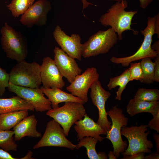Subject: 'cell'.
<instances>
[{
	"instance_id": "1",
	"label": "cell",
	"mask_w": 159,
	"mask_h": 159,
	"mask_svg": "<svg viewBox=\"0 0 159 159\" xmlns=\"http://www.w3.org/2000/svg\"><path fill=\"white\" fill-rule=\"evenodd\" d=\"M128 5L126 0L117 1L101 16L98 21L105 26H110L116 33L119 40L123 39L122 34L127 30L133 31L135 35L138 34V32L131 26L132 18L137 11H126Z\"/></svg>"
},
{
	"instance_id": "2",
	"label": "cell",
	"mask_w": 159,
	"mask_h": 159,
	"mask_svg": "<svg viewBox=\"0 0 159 159\" xmlns=\"http://www.w3.org/2000/svg\"><path fill=\"white\" fill-rule=\"evenodd\" d=\"M140 32L144 37L142 44L138 50L132 55L125 57H112L110 61L115 64H120L123 67L128 66L133 62L149 57L154 59L158 54L151 47L152 37L154 34L159 38V14L154 17L148 18L147 26Z\"/></svg>"
},
{
	"instance_id": "3",
	"label": "cell",
	"mask_w": 159,
	"mask_h": 159,
	"mask_svg": "<svg viewBox=\"0 0 159 159\" xmlns=\"http://www.w3.org/2000/svg\"><path fill=\"white\" fill-rule=\"evenodd\" d=\"M2 48L6 56L19 62L24 60L28 53L25 37L5 22L0 30Z\"/></svg>"
},
{
	"instance_id": "4",
	"label": "cell",
	"mask_w": 159,
	"mask_h": 159,
	"mask_svg": "<svg viewBox=\"0 0 159 159\" xmlns=\"http://www.w3.org/2000/svg\"><path fill=\"white\" fill-rule=\"evenodd\" d=\"M41 65L36 62L29 63L24 60L17 63L9 73V83L30 88H39L42 83Z\"/></svg>"
},
{
	"instance_id": "5",
	"label": "cell",
	"mask_w": 159,
	"mask_h": 159,
	"mask_svg": "<svg viewBox=\"0 0 159 159\" xmlns=\"http://www.w3.org/2000/svg\"><path fill=\"white\" fill-rule=\"evenodd\" d=\"M148 127L147 125L141 124L139 126H123L122 127L121 135L125 137L128 142L126 149L122 153L123 156L142 152L151 153L150 149L153 148L154 145L147 138L150 134L149 131L145 132Z\"/></svg>"
},
{
	"instance_id": "6",
	"label": "cell",
	"mask_w": 159,
	"mask_h": 159,
	"mask_svg": "<svg viewBox=\"0 0 159 159\" xmlns=\"http://www.w3.org/2000/svg\"><path fill=\"white\" fill-rule=\"evenodd\" d=\"M118 40L117 34L111 28L105 31L99 30L82 44V56L86 58L106 54Z\"/></svg>"
},
{
	"instance_id": "7",
	"label": "cell",
	"mask_w": 159,
	"mask_h": 159,
	"mask_svg": "<svg viewBox=\"0 0 159 159\" xmlns=\"http://www.w3.org/2000/svg\"><path fill=\"white\" fill-rule=\"evenodd\" d=\"M86 113L83 104L69 102H65L61 107L52 108L47 111L46 115L60 125L67 136L72 126L82 119Z\"/></svg>"
},
{
	"instance_id": "8",
	"label": "cell",
	"mask_w": 159,
	"mask_h": 159,
	"mask_svg": "<svg viewBox=\"0 0 159 159\" xmlns=\"http://www.w3.org/2000/svg\"><path fill=\"white\" fill-rule=\"evenodd\" d=\"M107 114L112 122L111 128L107 131L106 136L104 138L109 139L111 142L113 148L112 151L117 158L120 154L125 151L128 146L127 141L122 140L121 129L123 126L127 125L128 118L123 114V110L116 105L108 111Z\"/></svg>"
},
{
	"instance_id": "9",
	"label": "cell",
	"mask_w": 159,
	"mask_h": 159,
	"mask_svg": "<svg viewBox=\"0 0 159 159\" xmlns=\"http://www.w3.org/2000/svg\"><path fill=\"white\" fill-rule=\"evenodd\" d=\"M66 137L60 125L54 120H52L47 122L43 135L34 145L33 149L53 146L64 147L73 150L76 148V145L72 143Z\"/></svg>"
},
{
	"instance_id": "10",
	"label": "cell",
	"mask_w": 159,
	"mask_h": 159,
	"mask_svg": "<svg viewBox=\"0 0 159 159\" xmlns=\"http://www.w3.org/2000/svg\"><path fill=\"white\" fill-rule=\"evenodd\" d=\"M9 90L32 105L37 112H42L52 108L51 103L44 96L39 88H30L16 85L9 83Z\"/></svg>"
},
{
	"instance_id": "11",
	"label": "cell",
	"mask_w": 159,
	"mask_h": 159,
	"mask_svg": "<svg viewBox=\"0 0 159 159\" xmlns=\"http://www.w3.org/2000/svg\"><path fill=\"white\" fill-rule=\"evenodd\" d=\"M99 76L96 68H88L83 73L77 76L67 87L66 90L86 103L88 101V90L95 82L99 80Z\"/></svg>"
},
{
	"instance_id": "12",
	"label": "cell",
	"mask_w": 159,
	"mask_h": 159,
	"mask_svg": "<svg viewBox=\"0 0 159 159\" xmlns=\"http://www.w3.org/2000/svg\"><path fill=\"white\" fill-rule=\"evenodd\" d=\"M90 89L92 101L98 111L99 117L97 123L106 131H108L111 128L112 122L107 118L105 103L111 94L103 88L99 80L95 82Z\"/></svg>"
},
{
	"instance_id": "13",
	"label": "cell",
	"mask_w": 159,
	"mask_h": 159,
	"mask_svg": "<svg viewBox=\"0 0 159 159\" xmlns=\"http://www.w3.org/2000/svg\"><path fill=\"white\" fill-rule=\"evenodd\" d=\"M53 35L55 40L63 51L74 59L81 60L82 46L79 35L72 34L69 36L57 25L53 32Z\"/></svg>"
},
{
	"instance_id": "14",
	"label": "cell",
	"mask_w": 159,
	"mask_h": 159,
	"mask_svg": "<svg viewBox=\"0 0 159 159\" xmlns=\"http://www.w3.org/2000/svg\"><path fill=\"white\" fill-rule=\"evenodd\" d=\"M51 9L48 0H38L21 15L20 21L29 28L34 25L44 26L47 23V14Z\"/></svg>"
},
{
	"instance_id": "15",
	"label": "cell",
	"mask_w": 159,
	"mask_h": 159,
	"mask_svg": "<svg viewBox=\"0 0 159 159\" xmlns=\"http://www.w3.org/2000/svg\"><path fill=\"white\" fill-rule=\"evenodd\" d=\"M40 76L43 87H56L62 89L65 82L63 76L56 66L54 60L49 57H44L41 65Z\"/></svg>"
},
{
	"instance_id": "16",
	"label": "cell",
	"mask_w": 159,
	"mask_h": 159,
	"mask_svg": "<svg viewBox=\"0 0 159 159\" xmlns=\"http://www.w3.org/2000/svg\"><path fill=\"white\" fill-rule=\"evenodd\" d=\"M54 61L63 77L71 83L75 77L81 74L82 70L74 59L70 57L61 49L55 47L53 50Z\"/></svg>"
},
{
	"instance_id": "17",
	"label": "cell",
	"mask_w": 159,
	"mask_h": 159,
	"mask_svg": "<svg viewBox=\"0 0 159 159\" xmlns=\"http://www.w3.org/2000/svg\"><path fill=\"white\" fill-rule=\"evenodd\" d=\"M84 118L76 122L74 128L76 132L78 141L85 137L90 136L97 138L102 142L104 138L101 135H106L107 131L100 125L95 122L86 113Z\"/></svg>"
},
{
	"instance_id": "18",
	"label": "cell",
	"mask_w": 159,
	"mask_h": 159,
	"mask_svg": "<svg viewBox=\"0 0 159 159\" xmlns=\"http://www.w3.org/2000/svg\"><path fill=\"white\" fill-rule=\"evenodd\" d=\"M37 121L34 115L27 116L21 120L13 127V130L15 141H19L26 136L40 137L41 133L37 130Z\"/></svg>"
},
{
	"instance_id": "19",
	"label": "cell",
	"mask_w": 159,
	"mask_h": 159,
	"mask_svg": "<svg viewBox=\"0 0 159 159\" xmlns=\"http://www.w3.org/2000/svg\"><path fill=\"white\" fill-rule=\"evenodd\" d=\"M40 89L51 102L52 108L59 107V104L62 102H75L83 105L85 103L83 101L78 97L71 93L64 92L57 87L49 88L42 86Z\"/></svg>"
},
{
	"instance_id": "20",
	"label": "cell",
	"mask_w": 159,
	"mask_h": 159,
	"mask_svg": "<svg viewBox=\"0 0 159 159\" xmlns=\"http://www.w3.org/2000/svg\"><path fill=\"white\" fill-rule=\"evenodd\" d=\"M158 111L159 101L149 102L134 98L130 100L126 107L127 112L131 117L143 112H148L153 115Z\"/></svg>"
},
{
	"instance_id": "21",
	"label": "cell",
	"mask_w": 159,
	"mask_h": 159,
	"mask_svg": "<svg viewBox=\"0 0 159 159\" xmlns=\"http://www.w3.org/2000/svg\"><path fill=\"white\" fill-rule=\"evenodd\" d=\"M34 111L33 106L16 95L10 98H0V114L22 110Z\"/></svg>"
},
{
	"instance_id": "22",
	"label": "cell",
	"mask_w": 159,
	"mask_h": 159,
	"mask_svg": "<svg viewBox=\"0 0 159 159\" xmlns=\"http://www.w3.org/2000/svg\"><path fill=\"white\" fill-rule=\"evenodd\" d=\"M28 110H22L0 114V130H9L28 116Z\"/></svg>"
},
{
	"instance_id": "23",
	"label": "cell",
	"mask_w": 159,
	"mask_h": 159,
	"mask_svg": "<svg viewBox=\"0 0 159 159\" xmlns=\"http://www.w3.org/2000/svg\"><path fill=\"white\" fill-rule=\"evenodd\" d=\"M76 148L79 149L82 147H85L88 158L90 159H107L108 157L104 152L100 151L97 153L95 146L98 140L94 137L89 136L84 137L80 140Z\"/></svg>"
},
{
	"instance_id": "24",
	"label": "cell",
	"mask_w": 159,
	"mask_h": 159,
	"mask_svg": "<svg viewBox=\"0 0 159 159\" xmlns=\"http://www.w3.org/2000/svg\"><path fill=\"white\" fill-rule=\"evenodd\" d=\"M130 73L129 69H125L120 75L111 77L107 85L109 90H111L118 86L119 88L117 91L116 100H121V95L124 90L125 89L126 86L129 82Z\"/></svg>"
},
{
	"instance_id": "25",
	"label": "cell",
	"mask_w": 159,
	"mask_h": 159,
	"mask_svg": "<svg viewBox=\"0 0 159 159\" xmlns=\"http://www.w3.org/2000/svg\"><path fill=\"white\" fill-rule=\"evenodd\" d=\"M140 63L143 71V76L140 81L148 84L154 82L155 63L149 57L142 59Z\"/></svg>"
},
{
	"instance_id": "26",
	"label": "cell",
	"mask_w": 159,
	"mask_h": 159,
	"mask_svg": "<svg viewBox=\"0 0 159 159\" xmlns=\"http://www.w3.org/2000/svg\"><path fill=\"white\" fill-rule=\"evenodd\" d=\"M34 0H12L7 5L12 15L17 18L23 14L33 4Z\"/></svg>"
},
{
	"instance_id": "27",
	"label": "cell",
	"mask_w": 159,
	"mask_h": 159,
	"mask_svg": "<svg viewBox=\"0 0 159 159\" xmlns=\"http://www.w3.org/2000/svg\"><path fill=\"white\" fill-rule=\"evenodd\" d=\"M13 130H0V148L8 151H16L18 145L14 138Z\"/></svg>"
},
{
	"instance_id": "28",
	"label": "cell",
	"mask_w": 159,
	"mask_h": 159,
	"mask_svg": "<svg viewBox=\"0 0 159 159\" xmlns=\"http://www.w3.org/2000/svg\"><path fill=\"white\" fill-rule=\"evenodd\" d=\"M134 98L149 102L159 101V90L157 89L139 88L136 92Z\"/></svg>"
},
{
	"instance_id": "29",
	"label": "cell",
	"mask_w": 159,
	"mask_h": 159,
	"mask_svg": "<svg viewBox=\"0 0 159 159\" xmlns=\"http://www.w3.org/2000/svg\"><path fill=\"white\" fill-rule=\"evenodd\" d=\"M129 68L130 77L129 82L134 80L140 81L142 78L143 71L140 62L135 63L131 62Z\"/></svg>"
},
{
	"instance_id": "30",
	"label": "cell",
	"mask_w": 159,
	"mask_h": 159,
	"mask_svg": "<svg viewBox=\"0 0 159 159\" xmlns=\"http://www.w3.org/2000/svg\"><path fill=\"white\" fill-rule=\"evenodd\" d=\"M9 80V73L0 67V97L4 95L6 88L8 87Z\"/></svg>"
},
{
	"instance_id": "31",
	"label": "cell",
	"mask_w": 159,
	"mask_h": 159,
	"mask_svg": "<svg viewBox=\"0 0 159 159\" xmlns=\"http://www.w3.org/2000/svg\"><path fill=\"white\" fill-rule=\"evenodd\" d=\"M153 118L149 121L148 126L150 129L159 132V111L153 115Z\"/></svg>"
},
{
	"instance_id": "32",
	"label": "cell",
	"mask_w": 159,
	"mask_h": 159,
	"mask_svg": "<svg viewBox=\"0 0 159 159\" xmlns=\"http://www.w3.org/2000/svg\"><path fill=\"white\" fill-rule=\"evenodd\" d=\"M154 59V82H159V54H157Z\"/></svg>"
},
{
	"instance_id": "33",
	"label": "cell",
	"mask_w": 159,
	"mask_h": 159,
	"mask_svg": "<svg viewBox=\"0 0 159 159\" xmlns=\"http://www.w3.org/2000/svg\"><path fill=\"white\" fill-rule=\"evenodd\" d=\"M145 153L143 152L140 153L130 155L123 156L121 159H144Z\"/></svg>"
},
{
	"instance_id": "34",
	"label": "cell",
	"mask_w": 159,
	"mask_h": 159,
	"mask_svg": "<svg viewBox=\"0 0 159 159\" xmlns=\"http://www.w3.org/2000/svg\"><path fill=\"white\" fill-rule=\"evenodd\" d=\"M6 151L3 149H0V159H16Z\"/></svg>"
},
{
	"instance_id": "35",
	"label": "cell",
	"mask_w": 159,
	"mask_h": 159,
	"mask_svg": "<svg viewBox=\"0 0 159 159\" xmlns=\"http://www.w3.org/2000/svg\"><path fill=\"white\" fill-rule=\"evenodd\" d=\"M155 0H139L140 6L143 9H145L149 5Z\"/></svg>"
},
{
	"instance_id": "36",
	"label": "cell",
	"mask_w": 159,
	"mask_h": 159,
	"mask_svg": "<svg viewBox=\"0 0 159 159\" xmlns=\"http://www.w3.org/2000/svg\"><path fill=\"white\" fill-rule=\"evenodd\" d=\"M159 153L156 152L145 156L144 159H159Z\"/></svg>"
},
{
	"instance_id": "37",
	"label": "cell",
	"mask_w": 159,
	"mask_h": 159,
	"mask_svg": "<svg viewBox=\"0 0 159 159\" xmlns=\"http://www.w3.org/2000/svg\"><path fill=\"white\" fill-rule=\"evenodd\" d=\"M153 138L156 144V152L159 153V135L154 133L153 135Z\"/></svg>"
},
{
	"instance_id": "38",
	"label": "cell",
	"mask_w": 159,
	"mask_h": 159,
	"mask_svg": "<svg viewBox=\"0 0 159 159\" xmlns=\"http://www.w3.org/2000/svg\"><path fill=\"white\" fill-rule=\"evenodd\" d=\"M110 1H120L123 0H109ZM83 4V10L87 8L89 5H93L92 3L88 2L86 0H81Z\"/></svg>"
},
{
	"instance_id": "39",
	"label": "cell",
	"mask_w": 159,
	"mask_h": 159,
	"mask_svg": "<svg viewBox=\"0 0 159 159\" xmlns=\"http://www.w3.org/2000/svg\"><path fill=\"white\" fill-rule=\"evenodd\" d=\"M152 48L158 54H159V41L158 40L155 42L151 46Z\"/></svg>"
},
{
	"instance_id": "40",
	"label": "cell",
	"mask_w": 159,
	"mask_h": 159,
	"mask_svg": "<svg viewBox=\"0 0 159 159\" xmlns=\"http://www.w3.org/2000/svg\"><path fill=\"white\" fill-rule=\"evenodd\" d=\"M32 155L33 153L30 150H29L26 155L25 156L20 159H34L33 158H32Z\"/></svg>"
},
{
	"instance_id": "41",
	"label": "cell",
	"mask_w": 159,
	"mask_h": 159,
	"mask_svg": "<svg viewBox=\"0 0 159 159\" xmlns=\"http://www.w3.org/2000/svg\"><path fill=\"white\" fill-rule=\"evenodd\" d=\"M107 157H108L109 159H116L117 158L115 156L112 151L110 150L109 152L108 155Z\"/></svg>"
}]
</instances>
